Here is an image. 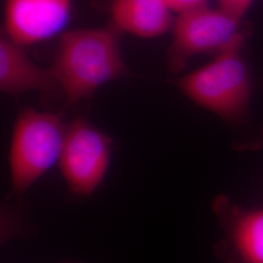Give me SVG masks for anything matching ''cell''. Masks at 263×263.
Segmentation results:
<instances>
[{
	"label": "cell",
	"instance_id": "1",
	"mask_svg": "<svg viewBox=\"0 0 263 263\" xmlns=\"http://www.w3.org/2000/svg\"><path fill=\"white\" fill-rule=\"evenodd\" d=\"M49 69L69 104L79 103L103 85L128 73L117 35L108 28L65 32Z\"/></svg>",
	"mask_w": 263,
	"mask_h": 263
},
{
	"label": "cell",
	"instance_id": "2",
	"mask_svg": "<svg viewBox=\"0 0 263 263\" xmlns=\"http://www.w3.org/2000/svg\"><path fill=\"white\" fill-rule=\"evenodd\" d=\"M67 126L60 115L27 107L14 125L9 165L13 191L22 196L60 162Z\"/></svg>",
	"mask_w": 263,
	"mask_h": 263
},
{
	"label": "cell",
	"instance_id": "3",
	"mask_svg": "<svg viewBox=\"0 0 263 263\" xmlns=\"http://www.w3.org/2000/svg\"><path fill=\"white\" fill-rule=\"evenodd\" d=\"M168 51L171 71L181 70L192 57L213 54L216 57L231 50H242L252 33L243 18L209 5L178 14L172 28Z\"/></svg>",
	"mask_w": 263,
	"mask_h": 263
},
{
	"label": "cell",
	"instance_id": "4",
	"mask_svg": "<svg viewBox=\"0 0 263 263\" xmlns=\"http://www.w3.org/2000/svg\"><path fill=\"white\" fill-rule=\"evenodd\" d=\"M241 51L231 50L214 57L211 63L180 77L176 84L208 110L228 120L238 118L251 96V76Z\"/></svg>",
	"mask_w": 263,
	"mask_h": 263
},
{
	"label": "cell",
	"instance_id": "5",
	"mask_svg": "<svg viewBox=\"0 0 263 263\" xmlns=\"http://www.w3.org/2000/svg\"><path fill=\"white\" fill-rule=\"evenodd\" d=\"M112 140L82 118L67 126L60 168L72 193L87 196L102 183L109 167Z\"/></svg>",
	"mask_w": 263,
	"mask_h": 263
},
{
	"label": "cell",
	"instance_id": "6",
	"mask_svg": "<svg viewBox=\"0 0 263 263\" xmlns=\"http://www.w3.org/2000/svg\"><path fill=\"white\" fill-rule=\"evenodd\" d=\"M71 9V0H6L5 35L24 47L45 41L66 28Z\"/></svg>",
	"mask_w": 263,
	"mask_h": 263
},
{
	"label": "cell",
	"instance_id": "7",
	"mask_svg": "<svg viewBox=\"0 0 263 263\" xmlns=\"http://www.w3.org/2000/svg\"><path fill=\"white\" fill-rule=\"evenodd\" d=\"M56 87L50 69L36 65L21 46L4 35L0 38V90L10 96L37 91L48 94Z\"/></svg>",
	"mask_w": 263,
	"mask_h": 263
},
{
	"label": "cell",
	"instance_id": "8",
	"mask_svg": "<svg viewBox=\"0 0 263 263\" xmlns=\"http://www.w3.org/2000/svg\"><path fill=\"white\" fill-rule=\"evenodd\" d=\"M110 14L116 28L141 38L163 35L175 21L166 0H113Z\"/></svg>",
	"mask_w": 263,
	"mask_h": 263
},
{
	"label": "cell",
	"instance_id": "9",
	"mask_svg": "<svg viewBox=\"0 0 263 263\" xmlns=\"http://www.w3.org/2000/svg\"><path fill=\"white\" fill-rule=\"evenodd\" d=\"M233 239L246 263H263V212L250 214L237 222Z\"/></svg>",
	"mask_w": 263,
	"mask_h": 263
},
{
	"label": "cell",
	"instance_id": "10",
	"mask_svg": "<svg viewBox=\"0 0 263 263\" xmlns=\"http://www.w3.org/2000/svg\"><path fill=\"white\" fill-rule=\"evenodd\" d=\"M254 0H218L219 7L227 12L243 18L246 12L250 9Z\"/></svg>",
	"mask_w": 263,
	"mask_h": 263
},
{
	"label": "cell",
	"instance_id": "11",
	"mask_svg": "<svg viewBox=\"0 0 263 263\" xmlns=\"http://www.w3.org/2000/svg\"><path fill=\"white\" fill-rule=\"evenodd\" d=\"M170 8L178 14L208 5V0H166Z\"/></svg>",
	"mask_w": 263,
	"mask_h": 263
}]
</instances>
